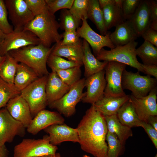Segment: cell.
<instances>
[{"instance_id":"obj_15","label":"cell","mask_w":157,"mask_h":157,"mask_svg":"<svg viewBox=\"0 0 157 157\" xmlns=\"http://www.w3.org/2000/svg\"><path fill=\"white\" fill-rule=\"evenodd\" d=\"M106 85L104 70L86 78L85 86L87 91L84 92L81 101L84 103L94 104L104 96Z\"/></svg>"},{"instance_id":"obj_24","label":"cell","mask_w":157,"mask_h":157,"mask_svg":"<svg viewBox=\"0 0 157 157\" xmlns=\"http://www.w3.org/2000/svg\"><path fill=\"white\" fill-rule=\"evenodd\" d=\"M129 95L118 97L104 96L94 104L96 110L104 116L116 115L120 107L129 99Z\"/></svg>"},{"instance_id":"obj_20","label":"cell","mask_w":157,"mask_h":157,"mask_svg":"<svg viewBox=\"0 0 157 157\" xmlns=\"http://www.w3.org/2000/svg\"><path fill=\"white\" fill-rule=\"evenodd\" d=\"M70 88L55 71H52L47 76L45 87L48 105L61 98L69 91Z\"/></svg>"},{"instance_id":"obj_36","label":"cell","mask_w":157,"mask_h":157,"mask_svg":"<svg viewBox=\"0 0 157 157\" xmlns=\"http://www.w3.org/2000/svg\"><path fill=\"white\" fill-rule=\"evenodd\" d=\"M47 64L52 71L55 72L77 66L81 67L76 63L51 54L48 57Z\"/></svg>"},{"instance_id":"obj_11","label":"cell","mask_w":157,"mask_h":157,"mask_svg":"<svg viewBox=\"0 0 157 157\" xmlns=\"http://www.w3.org/2000/svg\"><path fill=\"white\" fill-rule=\"evenodd\" d=\"M26 129L10 115L6 108L0 109V146L12 142L17 136L24 137Z\"/></svg>"},{"instance_id":"obj_45","label":"cell","mask_w":157,"mask_h":157,"mask_svg":"<svg viewBox=\"0 0 157 157\" xmlns=\"http://www.w3.org/2000/svg\"><path fill=\"white\" fill-rule=\"evenodd\" d=\"M140 127L144 129L157 149V131L149 124L142 121Z\"/></svg>"},{"instance_id":"obj_29","label":"cell","mask_w":157,"mask_h":157,"mask_svg":"<svg viewBox=\"0 0 157 157\" xmlns=\"http://www.w3.org/2000/svg\"><path fill=\"white\" fill-rule=\"evenodd\" d=\"M88 17L95 24L101 35H105L108 32L105 26L103 13L98 0H89Z\"/></svg>"},{"instance_id":"obj_26","label":"cell","mask_w":157,"mask_h":157,"mask_svg":"<svg viewBox=\"0 0 157 157\" xmlns=\"http://www.w3.org/2000/svg\"><path fill=\"white\" fill-rule=\"evenodd\" d=\"M38 78L36 74L30 67L22 63H18L14 78V85L21 91Z\"/></svg>"},{"instance_id":"obj_23","label":"cell","mask_w":157,"mask_h":157,"mask_svg":"<svg viewBox=\"0 0 157 157\" xmlns=\"http://www.w3.org/2000/svg\"><path fill=\"white\" fill-rule=\"evenodd\" d=\"M123 0H112L111 3L101 8L105 26L108 30L125 21L122 10Z\"/></svg>"},{"instance_id":"obj_35","label":"cell","mask_w":157,"mask_h":157,"mask_svg":"<svg viewBox=\"0 0 157 157\" xmlns=\"http://www.w3.org/2000/svg\"><path fill=\"white\" fill-rule=\"evenodd\" d=\"M20 93L14 85L6 82L0 78V109L6 106L10 99Z\"/></svg>"},{"instance_id":"obj_6","label":"cell","mask_w":157,"mask_h":157,"mask_svg":"<svg viewBox=\"0 0 157 157\" xmlns=\"http://www.w3.org/2000/svg\"><path fill=\"white\" fill-rule=\"evenodd\" d=\"M48 76L38 78L20 91L29 106L32 116L45 109L48 105L45 91Z\"/></svg>"},{"instance_id":"obj_52","label":"cell","mask_w":157,"mask_h":157,"mask_svg":"<svg viewBox=\"0 0 157 157\" xmlns=\"http://www.w3.org/2000/svg\"><path fill=\"white\" fill-rule=\"evenodd\" d=\"M5 58V56H1L0 55V67L4 61Z\"/></svg>"},{"instance_id":"obj_2","label":"cell","mask_w":157,"mask_h":157,"mask_svg":"<svg viewBox=\"0 0 157 157\" xmlns=\"http://www.w3.org/2000/svg\"><path fill=\"white\" fill-rule=\"evenodd\" d=\"M53 45L47 47L42 44L30 45L8 53L18 62L22 63L32 69L39 77L48 76L47 62Z\"/></svg>"},{"instance_id":"obj_28","label":"cell","mask_w":157,"mask_h":157,"mask_svg":"<svg viewBox=\"0 0 157 157\" xmlns=\"http://www.w3.org/2000/svg\"><path fill=\"white\" fill-rule=\"evenodd\" d=\"M116 115L121 123L130 128L141 126L142 123L131 103L129 100L118 111Z\"/></svg>"},{"instance_id":"obj_40","label":"cell","mask_w":157,"mask_h":157,"mask_svg":"<svg viewBox=\"0 0 157 157\" xmlns=\"http://www.w3.org/2000/svg\"><path fill=\"white\" fill-rule=\"evenodd\" d=\"M28 7L35 17L48 11L45 0H24Z\"/></svg>"},{"instance_id":"obj_41","label":"cell","mask_w":157,"mask_h":157,"mask_svg":"<svg viewBox=\"0 0 157 157\" xmlns=\"http://www.w3.org/2000/svg\"><path fill=\"white\" fill-rule=\"evenodd\" d=\"M140 0H123L122 6L123 16L125 20L130 19L140 4Z\"/></svg>"},{"instance_id":"obj_54","label":"cell","mask_w":157,"mask_h":157,"mask_svg":"<svg viewBox=\"0 0 157 157\" xmlns=\"http://www.w3.org/2000/svg\"><path fill=\"white\" fill-rule=\"evenodd\" d=\"M154 157H157V154H156V156H155Z\"/></svg>"},{"instance_id":"obj_12","label":"cell","mask_w":157,"mask_h":157,"mask_svg":"<svg viewBox=\"0 0 157 157\" xmlns=\"http://www.w3.org/2000/svg\"><path fill=\"white\" fill-rule=\"evenodd\" d=\"M4 2L14 30L23 29L34 18L24 0H6Z\"/></svg>"},{"instance_id":"obj_51","label":"cell","mask_w":157,"mask_h":157,"mask_svg":"<svg viewBox=\"0 0 157 157\" xmlns=\"http://www.w3.org/2000/svg\"><path fill=\"white\" fill-rule=\"evenodd\" d=\"M5 36L6 34L4 33L0 29V44L3 41Z\"/></svg>"},{"instance_id":"obj_44","label":"cell","mask_w":157,"mask_h":157,"mask_svg":"<svg viewBox=\"0 0 157 157\" xmlns=\"http://www.w3.org/2000/svg\"><path fill=\"white\" fill-rule=\"evenodd\" d=\"M144 41H147L157 47V31L149 28L141 35Z\"/></svg>"},{"instance_id":"obj_5","label":"cell","mask_w":157,"mask_h":157,"mask_svg":"<svg viewBox=\"0 0 157 157\" xmlns=\"http://www.w3.org/2000/svg\"><path fill=\"white\" fill-rule=\"evenodd\" d=\"M58 149L50 143L48 135L42 139L25 138L15 146L13 157H38L55 154Z\"/></svg>"},{"instance_id":"obj_4","label":"cell","mask_w":157,"mask_h":157,"mask_svg":"<svg viewBox=\"0 0 157 157\" xmlns=\"http://www.w3.org/2000/svg\"><path fill=\"white\" fill-rule=\"evenodd\" d=\"M138 44V42L135 40L109 50L103 48L96 57L100 61H114L128 65L143 73L140 63L137 58L136 50Z\"/></svg>"},{"instance_id":"obj_22","label":"cell","mask_w":157,"mask_h":157,"mask_svg":"<svg viewBox=\"0 0 157 157\" xmlns=\"http://www.w3.org/2000/svg\"><path fill=\"white\" fill-rule=\"evenodd\" d=\"M110 40L115 47L126 44L135 41L138 36L129 20L115 26V31L110 33Z\"/></svg>"},{"instance_id":"obj_49","label":"cell","mask_w":157,"mask_h":157,"mask_svg":"<svg viewBox=\"0 0 157 157\" xmlns=\"http://www.w3.org/2000/svg\"><path fill=\"white\" fill-rule=\"evenodd\" d=\"M112 0H99L98 2L101 8L112 2Z\"/></svg>"},{"instance_id":"obj_19","label":"cell","mask_w":157,"mask_h":157,"mask_svg":"<svg viewBox=\"0 0 157 157\" xmlns=\"http://www.w3.org/2000/svg\"><path fill=\"white\" fill-rule=\"evenodd\" d=\"M129 20L138 37L150 27V10L147 0H141L134 14Z\"/></svg>"},{"instance_id":"obj_18","label":"cell","mask_w":157,"mask_h":157,"mask_svg":"<svg viewBox=\"0 0 157 157\" xmlns=\"http://www.w3.org/2000/svg\"><path fill=\"white\" fill-rule=\"evenodd\" d=\"M49 134L50 143L56 146L61 142L71 141L79 142V138L76 128H72L66 124H54L44 129Z\"/></svg>"},{"instance_id":"obj_50","label":"cell","mask_w":157,"mask_h":157,"mask_svg":"<svg viewBox=\"0 0 157 157\" xmlns=\"http://www.w3.org/2000/svg\"><path fill=\"white\" fill-rule=\"evenodd\" d=\"M38 157H62L59 153H56L54 154H50L45 155Z\"/></svg>"},{"instance_id":"obj_32","label":"cell","mask_w":157,"mask_h":157,"mask_svg":"<svg viewBox=\"0 0 157 157\" xmlns=\"http://www.w3.org/2000/svg\"><path fill=\"white\" fill-rule=\"evenodd\" d=\"M89 4V0H74L69 10L79 26L82 19L87 20L88 19Z\"/></svg>"},{"instance_id":"obj_46","label":"cell","mask_w":157,"mask_h":157,"mask_svg":"<svg viewBox=\"0 0 157 157\" xmlns=\"http://www.w3.org/2000/svg\"><path fill=\"white\" fill-rule=\"evenodd\" d=\"M143 73L149 76H153L157 79V65H146L140 63Z\"/></svg>"},{"instance_id":"obj_38","label":"cell","mask_w":157,"mask_h":157,"mask_svg":"<svg viewBox=\"0 0 157 157\" xmlns=\"http://www.w3.org/2000/svg\"><path fill=\"white\" fill-rule=\"evenodd\" d=\"M74 0H45L48 10L51 14L60 9L69 10L72 6Z\"/></svg>"},{"instance_id":"obj_21","label":"cell","mask_w":157,"mask_h":157,"mask_svg":"<svg viewBox=\"0 0 157 157\" xmlns=\"http://www.w3.org/2000/svg\"><path fill=\"white\" fill-rule=\"evenodd\" d=\"M51 54L67 58L68 60L82 66L83 55L82 42L81 40L76 43L70 45H61L59 43L53 45Z\"/></svg>"},{"instance_id":"obj_53","label":"cell","mask_w":157,"mask_h":157,"mask_svg":"<svg viewBox=\"0 0 157 157\" xmlns=\"http://www.w3.org/2000/svg\"><path fill=\"white\" fill-rule=\"evenodd\" d=\"M82 157H90L88 156V155H87L86 154H85V155H84Z\"/></svg>"},{"instance_id":"obj_17","label":"cell","mask_w":157,"mask_h":157,"mask_svg":"<svg viewBox=\"0 0 157 157\" xmlns=\"http://www.w3.org/2000/svg\"><path fill=\"white\" fill-rule=\"evenodd\" d=\"M6 106L10 115L26 129L33 119L32 116L28 103L21 94L10 99Z\"/></svg>"},{"instance_id":"obj_10","label":"cell","mask_w":157,"mask_h":157,"mask_svg":"<svg viewBox=\"0 0 157 157\" xmlns=\"http://www.w3.org/2000/svg\"><path fill=\"white\" fill-rule=\"evenodd\" d=\"M40 43L39 39L31 31L24 29L13 30L6 34L3 41L0 44V55L3 56L11 51Z\"/></svg>"},{"instance_id":"obj_48","label":"cell","mask_w":157,"mask_h":157,"mask_svg":"<svg viewBox=\"0 0 157 157\" xmlns=\"http://www.w3.org/2000/svg\"><path fill=\"white\" fill-rule=\"evenodd\" d=\"M8 151L5 145L0 146V157H8Z\"/></svg>"},{"instance_id":"obj_43","label":"cell","mask_w":157,"mask_h":157,"mask_svg":"<svg viewBox=\"0 0 157 157\" xmlns=\"http://www.w3.org/2000/svg\"><path fill=\"white\" fill-rule=\"evenodd\" d=\"M150 8L151 23L150 28L157 31V1L148 0Z\"/></svg>"},{"instance_id":"obj_34","label":"cell","mask_w":157,"mask_h":157,"mask_svg":"<svg viewBox=\"0 0 157 157\" xmlns=\"http://www.w3.org/2000/svg\"><path fill=\"white\" fill-rule=\"evenodd\" d=\"M106 140L108 142L107 157H119L123 154L124 145L115 134L108 131Z\"/></svg>"},{"instance_id":"obj_42","label":"cell","mask_w":157,"mask_h":157,"mask_svg":"<svg viewBox=\"0 0 157 157\" xmlns=\"http://www.w3.org/2000/svg\"><path fill=\"white\" fill-rule=\"evenodd\" d=\"M62 34L63 39L59 42L61 45L74 44L80 39L76 31H65Z\"/></svg>"},{"instance_id":"obj_1","label":"cell","mask_w":157,"mask_h":157,"mask_svg":"<svg viewBox=\"0 0 157 157\" xmlns=\"http://www.w3.org/2000/svg\"><path fill=\"white\" fill-rule=\"evenodd\" d=\"M81 149L95 157H107L108 132L105 116L93 104L86 111L76 128Z\"/></svg>"},{"instance_id":"obj_13","label":"cell","mask_w":157,"mask_h":157,"mask_svg":"<svg viewBox=\"0 0 157 157\" xmlns=\"http://www.w3.org/2000/svg\"><path fill=\"white\" fill-rule=\"evenodd\" d=\"M82 21L81 26L77 28L76 32L79 37L83 38L91 46L96 56L104 47L110 49L115 47L110 40V32L104 36L100 35L91 28L87 20L82 19Z\"/></svg>"},{"instance_id":"obj_27","label":"cell","mask_w":157,"mask_h":157,"mask_svg":"<svg viewBox=\"0 0 157 157\" xmlns=\"http://www.w3.org/2000/svg\"><path fill=\"white\" fill-rule=\"evenodd\" d=\"M108 131L115 134L122 144L133 135L131 128L119 121L116 115L105 116Z\"/></svg>"},{"instance_id":"obj_30","label":"cell","mask_w":157,"mask_h":157,"mask_svg":"<svg viewBox=\"0 0 157 157\" xmlns=\"http://www.w3.org/2000/svg\"><path fill=\"white\" fill-rule=\"evenodd\" d=\"M0 67V78L6 82L14 85V80L18 63L8 53Z\"/></svg>"},{"instance_id":"obj_16","label":"cell","mask_w":157,"mask_h":157,"mask_svg":"<svg viewBox=\"0 0 157 157\" xmlns=\"http://www.w3.org/2000/svg\"><path fill=\"white\" fill-rule=\"evenodd\" d=\"M64 122V119L58 112L44 109L39 112L33 118L26 128L27 131L29 133L35 135L51 125L62 124Z\"/></svg>"},{"instance_id":"obj_47","label":"cell","mask_w":157,"mask_h":157,"mask_svg":"<svg viewBox=\"0 0 157 157\" xmlns=\"http://www.w3.org/2000/svg\"><path fill=\"white\" fill-rule=\"evenodd\" d=\"M157 131V115L151 116L147 120V122Z\"/></svg>"},{"instance_id":"obj_14","label":"cell","mask_w":157,"mask_h":157,"mask_svg":"<svg viewBox=\"0 0 157 157\" xmlns=\"http://www.w3.org/2000/svg\"><path fill=\"white\" fill-rule=\"evenodd\" d=\"M157 99L156 87L144 97L136 98L132 94L129 95V100L140 119L147 123L149 117L157 115Z\"/></svg>"},{"instance_id":"obj_8","label":"cell","mask_w":157,"mask_h":157,"mask_svg":"<svg viewBox=\"0 0 157 157\" xmlns=\"http://www.w3.org/2000/svg\"><path fill=\"white\" fill-rule=\"evenodd\" d=\"M85 80V78H81L70 86L69 91L61 98L50 104L49 107L56 109L65 117L74 115L76 112V105L84 96Z\"/></svg>"},{"instance_id":"obj_33","label":"cell","mask_w":157,"mask_h":157,"mask_svg":"<svg viewBox=\"0 0 157 157\" xmlns=\"http://www.w3.org/2000/svg\"><path fill=\"white\" fill-rule=\"evenodd\" d=\"M79 66H77L56 71L63 81L69 87L81 78V71Z\"/></svg>"},{"instance_id":"obj_31","label":"cell","mask_w":157,"mask_h":157,"mask_svg":"<svg viewBox=\"0 0 157 157\" xmlns=\"http://www.w3.org/2000/svg\"><path fill=\"white\" fill-rule=\"evenodd\" d=\"M136 52L137 56L140 58L143 64L157 65V47L149 42L144 41L136 49Z\"/></svg>"},{"instance_id":"obj_39","label":"cell","mask_w":157,"mask_h":157,"mask_svg":"<svg viewBox=\"0 0 157 157\" xmlns=\"http://www.w3.org/2000/svg\"><path fill=\"white\" fill-rule=\"evenodd\" d=\"M7 14L4 1L0 0V29L6 34L11 32L14 30L8 22Z\"/></svg>"},{"instance_id":"obj_37","label":"cell","mask_w":157,"mask_h":157,"mask_svg":"<svg viewBox=\"0 0 157 157\" xmlns=\"http://www.w3.org/2000/svg\"><path fill=\"white\" fill-rule=\"evenodd\" d=\"M60 28L65 31H76L79 28L74 17L68 9H62L60 15Z\"/></svg>"},{"instance_id":"obj_9","label":"cell","mask_w":157,"mask_h":157,"mask_svg":"<svg viewBox=\"0 0 157 157\" xmlns=\"http://www.w3.org/2000/svg\"><path fill=\"white\" fill-rule=\"evenodd\" d=\"M126 65L118 62H108L104 70L106 85L104 96L107 97H118L126 94L122 84V76Z\"/></svg>"},{"instance_id":"obj_3","label":"cell","mask_w":157,"mask_h":157,"mask_svg":"<svg viewBox=\"0 0 157 157\" xmlns=\"http://www.w3.org/2000/svg\"><path fill=\"white\" fill-rule=\"evenodd\" d=\"M59 23L54 15L49 11L34 17L24 28L34 34L40 40L41 44L51 47L52 44L58 43L63 38L58 32Z\"/></svg>"},{"instance_id":"obj_25","label":"cell","mask_w":157,"mask_h":157,"mask_svg":"<svg viewBox=\"0 0 157 157\" xmlns=\"http://www.w3.org/2000/svg\"><path fill=\"white\" fill-rule=\"evenodd\" d=\"M82 44V62L84 67V75L86 78L104 70L108 62H101L98 60L92 54L89 44L84 40Z\"/></svg>"},{"instance_id":"obj_7","label":"cell","mask_w":157,"mask_h":157,"mask_svg":"<svg viewBox=\"0 0 157 157\" xmlns=\"http://www.w3.org/2000/svg\"><path fill=\"white\" fill-rule=\"evenodd\" d=\"M139 72L133 73L125 69L123 72L122 84L123 90H128L136 98H140L147 95L157 87V79L147 75H141Z\"/></svg>"}]
</instances>
